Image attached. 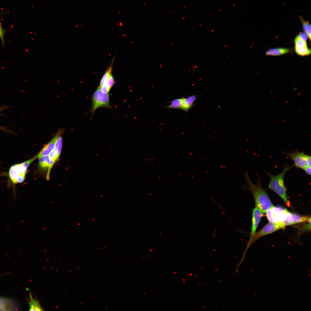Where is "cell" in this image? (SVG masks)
<instances>
[{"label": "cell", "mask_w": 311, "mask_h": 311, "mask_svg": "<svg viewBox=\"0 0 311 311\" xmlns=\"http://www.w3.org/2000/svg\"><path fill=\"white\" fill-rule=\"evenodd\" d=\"M243 175L245 178L246 183L243 186V189L252 193L255 200V207L262 213H266L273 205L266 191L262 187L260 179L259 178L256 184H254L251 181L248 172H246Z\"/></svg>", "instance_id": "1"}, {"label": "cell", "mask_w": 311, "mask_h": 311, "mask_svg": "<svg viewBox=\"0 0 311 311\" xmlns=\"http://www.w3.org/2000/svg\"><path fill=\"white\" fill-rule=\"evenodd\" d=\"M0 129L5 132H9V131H8L7 130L5 129L4 127L0 126Z\"/></svg>", "instance_id": "26"}, {"label": "cell", "mask_w": 311, "mask_h": 311, "mask_svg": "<svg viewBox=\"0 0 311 311\" xmlns=\"http://www.w3.org/2000/svg\"><path fill=\"white\" fill-rule=\"evenodd\" d=\"M5 31L3 27L0 20V38L2 46L5 44Z\"/></svg>", "instance_id": "21"}, {"label": "cell", "mask_w": 311, "mask_h": 311, "mask_svg": "<svg viewBox=\"0 0 311 311\" xmlns=\"http://www.w3.org/2000/svg\"><path fill=\"white\" fill-rule=\"evenodd\" d=\"M271 208L278 223H282L285 220L287 210L279 206H273Z\"/></svg>", "instance_id": "14"}, {"label": "cell", "mask_w": 311, "mask_h": 311, "mask_svg": "<svg viewBox=\"0 0 311 311\" xmlns=\"http://www.w3.org/2000/svg\"><path fill=\"white\" fill-rule=\"evenodd\" d=\"M6 108V107L5 106H0V113L2 111V110H3Z\"/></svg>", "instance_id": "27"}, {"label": "cell", "mask_w": 311, "mask_h": 311, "mask_svg": "<svg viewBox=\"0 0 311 311\" xmlns=\"http://www.w3.org/2000/svg\"><path fill=\"white\" fill-rule=\"evenodd\" d=\"M174 273H175V274H176V272H174Z\"/></svg>", "instance_id": "29"}, {"label": "cell", "mask_w": 311, "mask_h": 311, "mask_svg": "<svg viewBox=\"0 0 311 311\" xmlns=\"http://www.w3.org/2000/svg\"><path fill=\"white\" fill-rule=\"evenodd\" d=\"M37 158V156L36 155L25 161L14 164L10 167L8 176L13 185L22 183L24 181L29 166Z\"/></svg>", "instance_id": "2"}, {"label": "cell", "mask_w": 311, "mask_h": 311, "mask_svg": "<svg viewBox=\"0 0 311 311\" xmlns=\"http://www.w3.org/2000/svg\"><path fill=\"white\" fill-rule=\"evenodd\" d=\"M91 98L92 105L88 112H91L90 120L93 114L98 109L104 107L107 109H112L110 104L109 93L103 92L98 87L94 91Z\"/></svg>", "instance_id": "4"}, {"label": "cell", "mask_w": 311, "mask_h": 311, "mask_svg": "<svg viewBox=\"0 0 311 311\" xmlns=\"http://www.w3.org/2000/svg\"><path fill=\"white\" fill-rule=\"evenodd\" d=\"M291 50L288 48H276L269 49L266 52L267 55L279 56L289 52Z\"/></svg>", "instance_id": "15"}, {"label": "cell", "mask_w": 311, "mask_h": 311, "mask_svg": "<svg viewBox=\"0 0 311 311\" xmlns=\"http://www.w3.org/2000/svg\"><path fill=\"white\" fill-rule=\"evenodd\" d=\"M112 70V65L110 66L104 73L98 88L105 93H109L111 90L108 86L107 81L110 75L111 74Z\"/></svg>", "instance_id": "11"}, {"label": "cell", "mask_w": 311, "mask_h": 311, "mask_svg": "<svg viewBox=\"0 0 311 311\" xmlns=\"http://www.w3.org/2000/svg\"><path fill=\"white\" fill-rule=\"evenodd\" d=\"M59 133L58 129L52 139L37 154V158L43 156H48L54 149L57 138Z\"/></svg>", "instance_id": "10"}, {"label": "cell", "mask_w": 311, "mask_h": 311, "mask_svg": "<svg viewBox=\"0 0 311 311\" xmlns=\"http://www.w3.org/2000/svg\"><path fill=\"white\" fill-rule=\"evenodd\" d=\"M15 302L11 299L0 297V310H13L17 308Z\"/></svg>", "instance_id": "13"}, {"label": "cell", "mask_w": 311, "mask_h": 311, "mask_svg": "<svg viewBox=\"0 0 311 311\" xmlns=\"http://www.w3.org/2000/svg\"><path fill=\"white\" fill-rule=\"evenodd\" d=\"M30 300L29 302V310L30 311H42L43 310L39 302L37 299H34L33 297L31 294L30 295Z\"/></svg>", "instance_id": "17"}, {"label": "cell", "mask_w": 311, "mask_h": 311, "mask_svg": "<svg viewBox=\"0 0 311 311\" xmlns=\"http://www.w3.org/2000/svg\"><path fill=\"white\" fill-rule=\"evenodd\" d=\"M298 35L301 39L305 41H306L308 37L307 34L304 32L300 33Z\"/></svg>", "instance_id": "23"}, {"label": "cell", "mask_w": 311, "mask_h": 311, "mask_svg": "<svg viewBox=\"0 0 311 311\" xmlns=\"http://www.w3.org/2000/svg\"><path fill=\"white\" fill-rule=\"evenodd\" d=\"M294 162V166L298 168L303 169L308 166L307 159L308 156L303 152L296 150L293 152L287 153Z\"/></svg>", "instance_id": "6"}, {"label": "cell", "mask_w": 311, "mask_h": 311, "mask_svg": "<svg viewBox=\"0 0 311 311\" xmlns=\"http://www.w3.org/2000/svg\"><path fill=\"white\" fill-rule=\"evenodd\" d=\"M294 43V50L297 54L303 56L310 54L311 50L308 48L306 41L301 39L298 35L295 37Z\"/></svg>", "instance_id": "9"}, {"label": "cell", "mask_w": 311, "mask_h": 311, "mask_svg": "<svg viewBox=\"0 0 311 311\" xmlns=\"http://www.w3.org/2000/svg\"><path fill=\"white\" fill-rule=\"evenodd\" d=\"M115 83L114 79L111 74L110 75L107 81L108 86L110 89L113 86Z\"/></svg>", "instance_id": "22"}, {"label": "cell", "mask_w": 311, "mask_h": 311, "mask_svg": "<svg viewBox=\"0 0 311 311\" xmlns=\"http://www.w3.org/2000/svg\"><path fill=\"white\" fill-rule=\"evenodd\" d=\"M300 21L302 24L304 32L308 35V37L311 40V25L308 22L304 20L301 16H299Z\"/></svg>", "instance_id": "19"}, {"label": "cell", "mask_w": 311, "mask_h": 311, "mask_svg": "<svg viewBox=\"0 0 311 311\" xmlns=\"http://www.w3.org/2000/svg\"><path fill=\"white\" fill-rule=\"evenodd\" d=\"M183 100V98L175 99L170 101V104L165 107L169 109H179L182 105Z\"/></svg>", "instance_id": "18"}, {"label": "cell", "mask_w": 311, "mask_h": 311, "mask_svg": "<svg viewBox=\"0 0 311 311\" xmlns=\"http://www.w3.org/2000/svg\"><path fill=\"white\" fill-rule=\"evenodd\" d=\"M308 222L311 223V218L300 216L287 211L285 220L282 222L285 227L294 224Z\"/></svg>", "instance_id": "7"}, {"label": "cell", "mask_w": 311, "mask_h": 311, "mask_svg": "<svg viewBox=\"0 0 311 311\" xmlns=\"http://www.w3.org/2000/svg\"><path fill=\"white\" fill-rule=\"evenodd\" d=\"M262 213L261 211L256 207L253 210L251 232L249 240L246 249V252L251 245V242L256 233L257 228L263 216Z\"/></svg>", "instance_id": "8"}, {"label": "cell", "mask_w": 311, "mask_h": 311, "mask_svg": "<svg viewBox=\"0 0 311 311\" xmlns=\"http://www.w3.org/2000/svg\"><path fill=\"white\" fill-rule=\"evenodd\" d=\"M290 167L287 166L282 172L276 175H273L266 172L270 179V182L268 188L276 193L283 200L288 206L290 205L286 192L284 182V176Z\"/></svg>", "instance_id": "3"}, {"label": "cell", "mask_w": 311, "mask_h": 311, "mask_svg": "<svg viewBox=\"0 0 311 311\" xmlns=\"http://www.w3.org/2000/svg\"><path fill=\"white\" fill-rule=\"evenodd\" d=\"M304 171L308 175H311V166H307L303 169Z\"/></svg>", "instance_id": "24"}, {"label": "cell", "mask_w": 311, "mask_h": 311, "mask_svg": "<svg viewBox=\"0 0 311 311\" xmlns=\"http://www.w3.org/2000/svg\"><path fill=\"white\" fill-rule=\"evenodd\" d=\"M38 158L39 167L43 170H48L50 164V159L49 156H43Z\"/></svg>", "instance_id": "16"}, {"label": "cell", "mask_w": 311, "mask_h": 311, "mask_svg": "<svg viewBox=\"0 0 311 311\" xmlns=\"http://www.w3.org/2000/svg\"><path fill=\"white\" fill-rule=\"evenodd\" d=\"M311 156H308L307 161L308 166H311Z\"/></svg>", "instance_id": "25"}, {"label": "cell", "mask_w": 311, "mask_h": 311, "mask_svg": "<svg viewBox=\"0 0 311 311\" xmlns=\"http://www.w3.org/2000/svg\"><path fill=\"white\" fill-rule=\"evenodd\" d=\"M267 217L270 222L273 223H278L274 213L271 208L269 209L266 212Z\"/></svg>", "instance_id": "20"}, {"label": "cell", "mask_w": 311, "mask_h": 311, "mask_svg": "<svg viewBox=\"0 0 311 311\" xmlns=\"http://www.w3.org/2000/svg\"><path fill=\"white\" fill-rule=\"evenodd\" d=\"M285 227L282 222L275 223L269 222L260 231L255 233L251 242V244L261 237L283 228Z\"/></svg>", "instance_id": "5"}, {"label": "cell", "mask_w": 311, "mask_h": 311, "mask_svg": "<svg viewBox=\"0 0 311 311\" xmlns=\"http://www.w3.org/2000/svg\"><path fill=\"white\" fill-rule=\"evenodd\" d=\"M197 97V95H192L186 98H183L182 104L179 109L187 113L194 106Z\"/></svg>", "instance_id": "12"}, {"label": "cell", "mask_w": 311, "mask_h": 311, "mask_svg": "<svg viewBox=\"0 0 311 311\" xmlns=\"http://www.w3.org/2000/svg\"><path fill=\"white\" fill-rule=\"evenodd\" d=\"M183 281H185V280H184V279H183Z\"/></svg>", "instance_id": "28"}]
</instances>
